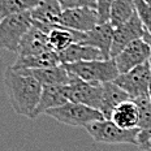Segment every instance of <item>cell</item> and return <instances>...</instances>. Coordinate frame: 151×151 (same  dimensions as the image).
<instances>
[{"mask_svg": "<svg viewBox=\"0 0 151 151\" xmlns=\"http://www.w3.org/2000/svg\"><path fill=\"white\" fill-rule=\"evenodd\" d=\"M64 67L70 74L91 83L112 82L120 76V72L113 59L64 64Z\"/></svg>", "mask_w": 151, "mask_h": 151, "instance_id": "2", "label": "cell"}, {"mask_svg": "<svg viewBox=\"0 0 151 151\" xmlns=\"http://www.w3.org/2000/svg\"><path fill=\"white\" fill-rule=\"evenodd\" d=\"M113 33H115V27L111 25V22L99 24L93 30L83 34L81 45L94 47L103 53L104 59H111Z\"/></svg>", "mask_w": 151, "mask_h": 151, "instance_id": "12", "label": "cell"}, {"mask_svg": "<svg viewBox=\"0 0 151 151\" xmlns=\"http://www.w3.org/2000/svg\"><path fill=\"white\" fill-rule=\"evenodd\" d=\"M150 64H151V59H150ZM149 95H150V99H151V81H150V91H149Z\"/></svg>", "mask_w": 151, "mask_h": 151, "instance_id": "29", "label": "cell"}, {"mask_svg": "<svg viewBox=\"0 0 151 151\" xmlns=\"http://www.w3.org/2000/svg\"><path fill=\"white\" fill-rule=\"evenodd\" d=\"M143 39L146 40V43L149 45V47H150V50H151V35H149V34L146 33V35L143 37Z\"/></svg>", "mask_w": 151, "mask_h": 151, "instance_id": "28", "label": "cell"}, {"mask_svg": "<svg viewBox=\"0 0 151 151\" xmlns=\"http://www.w3.org/2000/svg\"><path fill=\"white\" fill-rule=\"evenodd\" d=\"M151 59V50L145 39H138L125 47L116 58H113L120 74L142 65Z\"/></svg>", "mask_w": 151, "mask_h": 151, "instance_id": "9", "label": "cell"}, {"mask_svg": "<svg viewBox=\"0 0 151 151\" xmlns=\"http://www.w3.org/2000/svg\"><path fill=\"white\" fill-rule=\"evenodd\" d=\"M33 26L30 12L9 16L0 21V48L18 52V47L25 34Z\"/></svg>", "mask_w": 151, "mask_h": 151, "instance_id": "4", "label": "cell"}, {"mask_svg": "<svg viewBox=\"0 0 151 151\" xmlns=\"http://www.w3.org/2000/svg\"><path fill=\"white\" fill-rule=\"evenodd\" d=\"M83 34L64 26H53L48 33V45L52 51L60 53L74 43H81Z\"/></svg>", "mask_w": 151, "mask_h": 151, "instance_id": "17", "label": "cell"}, {"mask_svg": "<svg viewBox=\"0 0 151 151\" xmlns=\"http://www.w3.org/2000/svg\"><path fill=\"white\" fill-rule=\"evenodd\" d=\"M136 146L141 151H151V128L139 129L137 134Z\"/></svg>", "mask_w": 151, "mask_h": 151, "instance_id": "26", "label": "cell"}, {"mask_svg": "<svg viewBox=\"0 0 151 151\" xmlns=\"http://www.w3.org/2000/svg\"><path fill=\"white\" fill-rule=\"evenodd\" d=\"M151 81V64L150 60L124 74H120L115 80L116 85L121 87L132 99L149 95Z\"/></svg>", "mask_w": 151, "mask_h": 151, "instance_id": "7", "label": "cell"}, {"mask_svg": "<svg viewBox=\"0 0 151 151\" xmlns=\"http://www.w3.org/2000/svg\"><path fill=\"white\" fill-rule=\"evenodd\" d=\"M63 9L58 0H40V3L30 12L33 24L50 33L53 26H59Z\"/></svg>", "mask_w": 151, "mask_h": 151, "instance_id": "11", "label": "cell"}, {"mask_svg": "<svg viewBox=\"0 0 151 151\" xmlns=\"http://www.w3.org/2000/svg\"><path fill=\"white\" fill-rule=\"evenodd\" d=\"M94 1H95V0H94Z\"/></svg>", "mask_w": 151, "mask_h": 151, "instance_id": "31", "label": "cell"}, {"mask_svg": "<svg viewBox=\"0 0 151 151\" xmlns=\"http://www.w3.org/2000/svg\"><path fill=\"white\" fill-rule=\"evenodd\" d=\"M51 51L48 45V33L33 24L25 37L22 38L18 47V56H29Z\"/></svg>", "mask_w": 151, "mask_h": 151, "instance_id": "13", "label": "cell"}, {"mask_svg": "<svg viewBox=\"0 0 151 151\" xmlns=\"http://www.w3.org/2000/svg\"><path fill=\"white\" fill-rule=\"evenodd\" d=\"M35 77L42 86H67L70 82V73L64 65L45 69H24Z\"/></svg>", "mask_w": 151, "mask_h": 151, "instance_id": "18", "label": "cell"}, {"mask_svg": "<svg viewBox=\"0 0 151 151\" xmlns=\"http://www.w3.org/2000/svg\"><path fill=\"white\" fill-rule=\"evenodd\" d=\"M134 5H136V12L146 33L151 35V5L146 4L143 0H134Z\"/></svg>", "mask_w": 151, "mask_h": 151, "instance_id": "24", "label": "cell"}, {"mask_svg": "<svg viewBox=\"0 0 151 151\" xmlns=\"http://www.w3.org/2000/svg\"><path fill=\"white\" fill-rule=\"evenodd\" d=\"M40 0H0V21L9 16L31 12Z\"/></svg>", "mask_w": 151, "mask_h": 151, "instance_id": "21", "label": "cell"}, {"mask_svg": "<svg viewBox=\"0 0 151 151\" xmlns=\"http://www.w3.org/2000/svg\"><path fill=\"white\" fill-rule=\"evenodd\" d=\"M133 100L138 108V113H139L138 129L151 128V99H150V95H143V96H139V98H136Z\"/></svg>", "mask_w": 151, "mask_h": 151, "instance_id": "23", "label": "cell"}, {"mask_svg": "<svg viewBox=\"0 0 151 151\" xmlns=\"http://www.w3.org/2000/svg\"><path fill=\"white\" fill-rule=\"evenodd\" d=\"M63 11L76 8H83V7H93L95 8V1L94 0H58Z\"/></svg>", "mask_w": 151, "mask_h": 151, "instance_id": "27", "label": "cell"}, {"mask_svg": "<svg viewBox=\"0 0 151 151\" xmlns=\"http://www.w3.org/2000/svg\"><path fill=\"white\" fill-rule=\"evenodd\" d=\"M115 0H95V9L98 12L99 24L109 22L111 16V8Z\"/></svg>", "mask_w": 151, "mask_h": 151, "instance_id": "25", "label": "cell"}, {"mask_svg": "<svg viewBox=\"0 0 151 151\" xmlns=\"http://www.w3.org/2000/svg\"><path fill=\"white\" fill-rule=\"evenodd\" d=\"M61 65L64 64H74L82 61H93V60H108L104 59L103 53L99 50L90 46H85L81 43H74L65 51L59 53Z\"/></svg>", "mask_w": 151, "mask_h": 151, "instance_id": "16", "label": "cell"}, {"mask_svg": "<svg viewBox=\"0 0 151 151\" xmlns=\"http://www.w3.org/2000/svg\"><path fill=\"white\" fill-rule=\"evenodd\" d=\"M68 102L69 99L67 86H43L39 103H38V107L31 119H35L38 116L43 115V113L46 115L47 111L61 107Z\"/></svg>", "mask_w": 151, "mask_h": 151, "instance_id": "14", "label": "cell"}, {"mask_svg": "<svg viewBox=\"0 0 151 151\" xmlns=\"http://www.w3.org/2000/svg\"><path fill=\"white\" fill-rule=\"evenodd\" d=\"M136 13L134 0H115L111 8L109 22L113 27L127 22L129 18Z\"/></svg>", "mask_w": 151, "mask_h": 151, "instance_id": "22", "label": "cell"}, {"mask_svg": "<svg viewBox=\"0 0 151 151\" xmlns=\"http://www.w3.org/2000/svg\"><path fill=\"white\" fill-rule=\"evenodd\" d=\"M4 86L13 111L17 115L33 117L43 91L39 81L24 69L8 67L4 72Z\"/></svg>", "mask_w": 151, "mask_h": 151, "instance_id": "1", "label": "cell"}, {"mask_svg": "<svg viewBox=\"0 0 151 151\" xmlns=\"http://www.w3.org/2000/svg\"><path fill=\"white\" fill-rule=\"evenodd\" d=\"M61 65L59 53L55 51H47L43 53L29 56H17L14 64L11 65L13 69H45Z\"/></svg>", "mask_w": 151, "mask_h": 151, "instance_id": "15", "label": "cell"}, {"mask_svg": "<svg viewBox=\"0 0 151 151\" xmlns=\"http://www.w3.org/2000/svg\"><path fill=\"white\" fill-rule=\"evenodd\" d=\"M69 102L80 103L100 111L103 99V83H91L70 74V82L67 85Z\"/></svg>", "mask_w": 151, "mask_h": 151, "instance_id": "6", "label": "cell"}, {"mask_svg": "<svg viewBox=\"0 0 151 151\" xmlns=\"http://www.w3.org/2000/svg\"><path fill=\"white\" fill-rule=\"evenodd\" d=\"M109 120L122 129H129V130L130 129H138L139 113H138V108L134 100H127V102L121 103L120 106H117L115 111L112 112Z\"/></svg>", "mask_w": 151, "mask_h": 151, "instance_id": "20", "label": "cell"}, {"mask_svg": "<svg viewBox=\"0 0 151 151\" xmlns=\"http://www.w3.org/2000/svg\"><path fill=\"white\" fill-rule=\"evenodd\" d=\"M130 99H132L130 96L119 85H116L115 81L106 82V83H103V99H102L100 112L103 113L104 119L109 120L112 116V112L115 111L116 107Z\"/></svg>", "mask_w": 151, "mask_h": 151, "instance_id": "19", "label": "cell"}, {"mask_svg": "<svg viewBox=\"0 0 151 151\" xmlns=\"http://www.w3.org/2000/svg\"><path fill=\"white\" fill-rule=\"evenodd\" d=\"M46 115L61 124L74 128H86L91 122L104 119L103 113L98 109L73 102H68L61 107L50 109Z\"/></svg>", "mask_w": 151, "mask_h": 151, "instance_id": "3", "label": "cell"}, {"mask_svg": "<svg viewBox=\"0 0 151 151\" xmlns=\"http://www.w3.org/2000/svg\"><path fill=\"white\" fill-rule=\"evenodd\" d=\"M145 3H146V4H149V5H151V0H143Z\"/></svg>", "mask_w": 151, "mask_h": 151, "instance_id": "30", "label": "cell"}, {"mask_svg": "<svg viewBox=\"0 0 151 151\" xmlns=\"http://www.w3.org/2000/svg\"><path fill=\"white\" fill-rule=\"evenodd\" d=\"M85 129L93 137L94 142L106 145H136L137 134L139 132V129H122L107 119L91 122Z\"/></svg>", "mask_w": 151, "mask_h": 151, "instance_id": "5", "label": "cell"}, {"mask_svg": "<svg viewBox=\"0 0 151 151\" xmlns=\"http://www.w3.org/2000/svg\"><path fill=\"white\" fill-rule=\"evenodd\" d=\"M145 35H146V30H145L143 25L141 22L139 17H138V14L136 12L127 22L115 27L113 43H112V48H111V59L116 58L132 42L138 40V39H143Z\"/></svg>", "mask_w": 151, "mask_h": 151, "instance_id": "8", "label": "cell"}, {"mask_svg": "<svg viewBox=\"0 0 151 151\" xmlns=\"http://www.w3.org/2000/svg\"><path fill=\"white\" fill-rule=\"evenodd\" d=\"M96 25H99V17L96 9L93 7L63 11L60 22H59V26H64L81 33H87L93 30Z\"/></svg>", "mask_w": 151, "mask_h": 151, "instance_id": "10", "label": "cell"}]
</instances>
